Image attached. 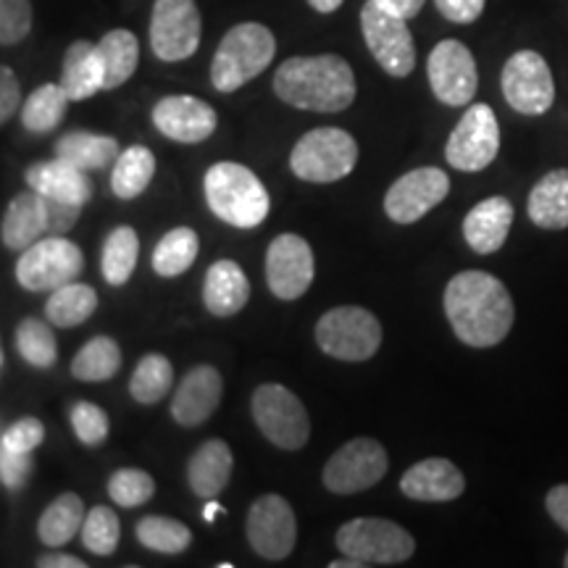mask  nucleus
Here are the masks:
<instances>
[{
	"label": "nucleus",
	"mask_w": 568,
	"mask_h": 568,
	"mask_svg": "<svg viewBox=\"0 0 568 568\" xmlns=\"http://www.w3.org/2000/svg\"><path fill=\"white\" fill-rule=\"evenodd\" d=\"M34 471L32 453H17L3 450L0 447V481L6 489H24Z\"/></svg>",
	"instance_id": "49530a36"
},
{
	"label": "nucleus",
	"mask_w": 568,
	"mask_h": 568,
	"mask_svg": "<svg viewBox=\"0 0 568 568\" xmlns=\"http://www.w3.org/2000/svg\"><path fill=\"white\" fill-rule=\"evenodd\" d=\"M203 193L213 216L237 230L258 226L272 209L264 182L243 163L234 161L213 163L205 172Z\"/></svg>",
	"instance_id": "7ed1b4c3"
},
{
	"label": "nucleus",
	"mask_w": 568,
	"mask_h": 568,
	"mask_svg": "<svg viewBox=\"0 0 568 568\" xmlns=\"http://www.w3.org/2000/svg\"><path fill=\"white\" fill-rule=\"evenodd\" d=\"M329 568H366L364 564H361V560H355V558H343V560H332L329 564Z\"/></svg>",
	"instance_id": "4d7b16f0"
},
{
	"label": "nucleus",
	"mask_w": 568,
	"mask_h": 568,
	"mask_svg": "<svg viewBox=\"0 0 568 568\" xmlns=\"http://www.w3.org/2000/svg\"><path fill=\"white\" fill-rule=\"evenodd\" d=\"M564 566L568 568V552H566V558H564Z\"/></svg>",
	"instance_id": "13d9d810"
},
{
	"label": "nucleus",
	"mask_w": 568,
	"mask_h": 568,
	"mask_svg": "<svg viewBox=\"0 0 568 568\" xmlns=\"http://www.w3.org/2000/svg\"><path fill=\"white\" fill-rule=\"evenodd\" d=\"M276 40L268 27L258 21L234 24L219 42L211 61V84L219 92H234L264 74L274 61Z\"/></svg>",
	"instance_id": "20e7f679"
},
{
	"label": "nucleus",
	"mask_w": 568,
	"mask_h": 568,
	"mask_svg": "<svg viewBox=\"0 0 568 568\" xmlns=\"http://www.w3.org/2000/svg\"><path fill=\"white\" fill-rule=\"evenodd\" d=\"M155 174V155L145 145H132L113 163L111 190L119 201H134L148 190Z\"/></svg>",
	"instance_id": "473e14b6"
},
{
	"label": "nucleus",
	"mask_w": 568,
	"mask_h": 568,
	"mask_svg": "<svg viewBox=\"0 0 568 568\" xmlns=\"http://www.w3.org/2000/svg\"><path fill=\"white\" fill-rule=\"evenodd\" d=\"M21 103V88L17 74L9 67L0 69V122H9L13 113L19 111Z\"/></svg>",
	"instance_id": "09e8293b"
},
{
	"label": "nucleus",
	"mask_w": 568,
	"mask_h": 568,
	"mask_svg": "<svg viewBox=\"0 0 568 568\" xmlns=\"http://www.w3.org/2000/svg\"><path fill=\"white\" fill-rule=\"evenodd\" d=\"M545 508H548L552 521L564 531H568V485L552 487L548 497H545Z\"/></svg>",
	"instance_id": "3c124183"
},
{
	"label": "nucleus",
	"mask_w": 568,
	"mask_h": 568,
	"mask_svg": "<svg viewBox=\"0 0 568 568\" xmlns=\"http://www.w3.org/2000/svg\"><path fill=\"white\" fill-rule=\"evenodd\" d=\"M48 211H51V234H67L69 230H74L82 205L61 203L48 197Z\"/></svg>",
	"instance_id": "8fccbe9b"
},
{
	"label": "nucleus",
	"mask_w": 568,
	"mask_h": 568,
	"mask_svg": "<svg viewBox=\"0 0 568 568\" xmlns=\"http://www.w3.org/2000/svg\"><path fill=\"white\" fill-rule=\"evenodd\" d=\"M247 542L255 556L266 560H284L295 550L297 518L282 495H261L247 510Z\"/></svg>",
	"instance_id": "dca6fc26"
},
{
	"label": "nucleus",
	"mask_w": 568,
	"mask_h": 568,
	"mask_svg": "<svg viewBox=\"0 0 568 568\" xmlns=\"http://www.w3.org/2000/svg\"><path fill=\"white\" fill-rule=\"evenodd\" d=\"M527 213L539 230H566L568 226V169L548 172L531 187Z\"/></svg>",
	"instance_id": "cd10ccee"
},
{
	"label": "nucleus",
	"mask_w": 568,
	"mask_h": 568,
	"mask_svg": "<svg viewBox=\"0 0 568 568\" xmlns=\"http://www.w3.org/2000/svg\"><path fill=\"white\" fill-rule=\"evenodd\" d=\"M435 6L453 24H474L485 11L487 0H435Z\"/></svg>",
	"instance_id": "de8ad7c7"
},
{
	"label": "nucleus",
	"mask_w": 568,
	"mask_h": 568,
	"mask_svg": "<svg viewBox=\"0 0 568 568\" xmlns=\"http://www.w3.org/2000/svg\"><path fill=\"white\" fill-rule=\"evenodd\" d=\"M387 466L385 445L372 437H355L326 460L322 481L332 495H355L379 485Z\"/></svg>",
	"instance_id": "f8f14e48"
},
{
	"label": "nucleus",
	"mask_w": 568,
	"mask_h": 568,
	"mask_svg": "<svg viewBox=\"0 0 568 568\" xmlns=\"http://www.w3.org/2000/svg\"><path fill=\"white\" fill-rule=\"evenodd\" d=\"M445 316L460 343L495 347L508 337L516 308L508 287L487 272H460L445 287Z\"/></svg>",
	"instance_id": "f257e3e1"
},
{
	"label": "nucleus",
	"mask_w": 568,
	"mask_h": 568,
	"mask_svg": "<svg viewBox=\"0 0 568 568\" xmlns=\"http://www.w3.org/2000/svg\"><path fill=\"white\" fill-rule=\"evenodd\" d=\"M251 301V282L240 264L230 258L216 261L205 272L203 280V303L209 314L219 318H230L245 308Z\"/></svg>",
	"instance_id": "393cba45"
},
{
	"label": "nucleus",
	"mask_w": 568,
	"mask_h": 568,
	"mask_svg": "<svg viewBox=\"0 0 568 568\" xmlns=\"http://www.w3.org/2000/svg\"><path fill=\"white\" fill-rule=\"evenodd\" d=\"M140 255V240L138 232L132 226H116L103 243L101 253V272L103 280L111 284V287H122V284L130 282V276L138 266Z\"/></svg>",
	"instance_id": "c9c22d12"
},
{
	"label": "nucleus",
	"mask_w": 568,
	"mask_h": 568,
	"mask_svg": "<svg viewBox=\"0 0 568 568\" xmlns=\"http://www.w3.org/2000/svg\"><path fill=\"white\" fill-rule=\"evenodd\" d=\"M253 422L261 429L268 443L282 447V450H301L311 439V418L308 410L301 403L293 389L284 385H268L255 387L251 397Z\"/></svg>",
	"instance_id": "6e6552de"
},
{
	"label": "nucleus",
	"mask_w": 568,
	"mask_h": 568,
	"mask_svg": "<svg viewBox=\"0 0 568 568\" xmlns=\"http://www.w3.org/2000/svg\"><path fill=\"white\" fill-rule=\"evenodd\" d=\"M32 30L30 0H0V42L6 48L19 45Z\"/></svg>",
	"instance_id": "c03bdc74"
},
{
	"label": "nucleus",
	"mask_w": 568,
	"mask_h": 568,
	"mask_svg": "<svg viewBox=\"0 0 568 568\" xmlns=\"http://www.w3.org/2000/svg\"><path fill=\"white\" fill-rule=\"evenodd\" d=\"M103 71H105V90H116L138 71L140 63V42L130 30H111L98 42Z\"/></svg>",
	"instance_id": "7c9ffc66"
},
{
	"label": "nucleus",
	"mask_w": 568,
	"mask_h": 568,
	"mask_svg": "<svg viewBox=\"0 0 568 568\" xmlns=\"http://www.w3.org/2000/svg\"><path fill=\"white\" fill-rule=\"evenodd\" d=\"M71 98L63 84H40L38 90L21 105V124L32 134H48L63 122Z\"/></svg>",
	"instance_id": "2f4dec72"
},
{
	"label": "nucleus",
	"mask_w": 568,
	"mask_h": 568,
	"mask_svg": "<svg viewBox=\"0 0 568 568\" xmlns=\"http://www.w3.org/2000/svg\"><path fill=\"white\" fill-rule=\"evenodd\" d=\"M134 537L142 548L163 552V556H180L193 545V531L187 524L169 516H145L134 527Z\"/></svg>",
	"instance_id": "58836bf2"
},
{
	"label": "nucleus",
	"mask_w": 568,
	"mask_h": 568,
	"mask_svg": "<svg viewBox=\"0 0 568 568\" xmlns=\"http://www.w3.org/2000/svg\"><path fill=\"white\" fill-rule=\"evenodd\" d=\"M122 368V347L111 337H92L71 361V374L80 382H109Z\"/></svg>",
	"instance_id": "4c0bfd02"
},
{
	"label": "nucleus",
	"mask_w": 568,
	"mask_h": 568,
	"mask_svg": "<svg viewBox=\"0 0 568 568\" xmlns=\"http://www.w3.org/2000/svg\"><path fill=\"white\" fill-rule=\"evenodd\" d=\"M51 234V211H48V197L34 193H19L9 203L0 224V237L9 251H27L38 240Z\"/></svg>",
	"instance_id": "4be33fe9"
},
{
	"label": "nucleus",
	"mask_w": 568,
	"mask_h": 568,
	"mask_svg": "<svg viewBox=\"0 0 568 568\" xmlns=\"http://www.w3.org/2000/svg\"><path fill=\"white\" fill-rule=\"evenodd\" d=\"M497 153H500V124L495 111L487 103H474L447 138L445 159L458 172L477 174L497 159Z\"/></svg>",
	"instance_id": "9b49d317"
},
{
	"label": "nucleus",
	"mask_w": 568,
	"mask_h": 568,
	"mask_svg": "<svg viewBox=\"0 0 568 568\" xmlns=\"http://www.w3.org/2000/svg\"><path fill=\"white\" fill-rule=\"evenodd\" d=\"M503 95L524 116H542L556 101V82L548 61L537 51H518L503 67Z\"/></svg>",
	"instance_id": "4468645a"
},
{
	"label": "nucleus",
	"mask_w": 568,
	"mask_h": 568,
	"mask_svg": "<svg viewBox=\"0 0 568 568\" xmlns=\"http://www.w3.org/2000/svg\"><path fill=\"white\" fill-rule=\"evenodd\" d=\"M361 32H364L366 48L372 51L376 63L389 77L403 80V77L414 74L416 42L408 30V19L385 9L376 0H368L361 9Z\"/></svg>",
	"instance_id": "9d476101"
},
{
	"label": "nucleus",
	"mask_w": 568,
	"mask_h": 568,
	"mask_svg": "<svg viewBox=\"0 0 568 568\" xmlns=\"http://www.w3.org/2000/svg\"><path fill=\"white\" fill-rule=\"evenodd\" d=\"M316 343L332 358L361 364L379 351L382 324L372 311L361 305H339L318 318Z\"/></svg>",
	"instance_id": "0eeeda50"
},
{
	"label": "nucleus",
	"mask_w": 568,
	"mask_h": 568,
	"mask_svg": "<svg viewBox=\"0 0 568 568\" xmlns=\"http://www.w3.org/2000/svg\"><path fill=\"white\" fill-rule=\"evenodd\" d=\"M219 514H224V508H222V503H216V500H209V506L203 508V518L205 521H216V516Z\"/></svg>",
	"instance_id": "6e6d98bb"
},
{
	"label": "nucleus",
	"mask_w": 568,
	"mask_h": 568,
	"mask_svg": "<svg viewBox=\"0 0 568 568\" xmlns=\"http://www.w3.org/2000/svg\"><path fill=\"white\" fill-rule=\"evenodd\" d=\"M55 155L63 161L74 163L82 172H101V169L116 163L119 155V142L111 134H98V132H69L55 142Z\"/></svg>",
	"instance_id": "c85d7f7f"
},
{
	"label": "nucleus",
	"mask_w": 568,
	"mask_h": 568,
	"mask_svg": "<svg viewBox=\"0 0 568 568\" xmlns=\"http://www.w3.org/2000/svg\"><path fill=\"white\" fill-rule=\"evenodd\" d=\"M155 495V481L142 468H119L109 479V497L122 508H140Z\"/></svg>",
	"instance_id": "79ce46f5"
},
{
	"label": "nucleus",
	"mask_w": 568,
	"mask_h": 568,
	"mask_svg": "<svg viewBox=\"0 0 568 568\" xmlns=\"http://www.w3.org/2000/svg\"><path fill=\"white\" fill-rule=\"evenodd\" d=\"M153 124L163 138L195 145L216 132L219 116L201 98L195 95H166L153 105Z\"/></svg>",
	"instance_id": "6ab92c4d"
},
{
	"label": "nucleus",
	"mask_w": 568,
	"mask_h": 568,
	"mask_svg": "<svg viewBox=\"0 0 568 568\" xmlns=\"http://www.w3.org/2000/svg\"><path fill=\"white\" fill-rule=\"evenodd\" d=\"M234 468L232 447L224 439H205V443L187 460V485L197 497L213 500L230 485Z\"/></svg>",
	"instance_id": "a878e982"
},
{
	"label": "nucleus",
	"mask_w": 568,
	"mask_h": 568,
	"mask_svg": "<svg viewBox=\"0 0 568 568\" xmlns=\"http://www.w3.org/2000/svg\"><path fill=\"white\" fill-rule=\"evenodd\" d=\"M514 203L508 197H487L474 205L464 219V237L468 247L479 255L497 253L506 245L510 226H514Z\"/></svg>",
	"instance_id": "5701e85b"
},
{
	"label": "nucleus",
	"mask_w": 568,
	"mask_h": 568,
	"mask_svg": "<svg viewBox=\"0 0 568 568\" xmlns=\"http://www.w3.org/2000/svg\"><path fill=\"white\" fill-rule=\"evenodd\" d=\"M69 422H71V429H74L77 439L88 447L103 445L105 437H109V429H111V422H109V416H105V410L88 400H80L71 406Z\"/></svg>",
	"instance_id": "37998d69"
},
{
	"label": "nucleus",
	"mask_w": 568,
	"mask_h": 568,
	"mask_svg": "<svg viewBox=\"0 0 568 568\" xmlns=\"http://www.w3.org/2000/svg\"><path fill=\"white\" fill-rule=\"evenodd\" d=\"M61 84L71 101H88L95 92L105 90V71L98 45L90 40L71 42L61 67Z\"/></svg>",
	"instance_id": "bb28decb"
},
{
	"label": "nucleus",
	"mask_w": 568,
	"mask_h": 568,
	"mask_svg": "<svg viewBox=\"0 0 568 568\" xmlns=\"http://www.w3.org/2000/svg\"><path fill=\"white\" fill-rule=\"evenodd\" d=\"M426 77H429V88L437 101L453 105V109L468 105L477 95V61L460 40H443L432 48L429 61H426Z\"/></svg>",
	"instance_id": "2eb2a0df"
},
{
	"label": "nucleus",
	"mask_w": 568,
	"mask_h": 568,
	"mask_svg": "<svg viewBox=\"0 0 568 568\" xmlns=\"http://www.w3.org/2000/svg\"><path fill=\"white\" fill-rule=\"evenodd\" d=\"M40 568H84L88 564L74 556H67V552H45V556L38 558Z\"/></svg>",
	"instance_id": "864d4df0"
},
{
	"label": "nucleus",
	"mask_w": 568,
	"mask_h": 568,
	"mask_svg": "<svg viewBox=\"0 0 568 568\" xmlns=\"http://www.w3.org/2000/svg\"><path fill=\"white\" fill-rule=\"evenodd\" d=\"M358 163V142L339 126L305 132L290 153V169L297 180L332 184L345 180Z\"/></svg>",
	"instance_id": "39448f33"
},
{
	"label": "nucleus",
	"mask_w": 568,
	"mask_h": 568,
	"mask_svg": "<svg viewBox=\"0 0 568 568\" xmlns=\"http://www.w3.org/2000/svg\"><path fill=\"white\" fill-rule=\"evenodd\" d=\"M355 90L351 63L335 53L293 55L274 74L276 98L301 111L339 113L351 109Z\"/></svg>",
	"instance_id": "f03ea898"
},
{
	"label": "nucleus",
	"mask_w": 568,
	"mask_h": 568,
	"mask_svg": "<svg viewBox=\"0 0 568 568\" xmlns=\"http://www.w3.org/2000/svg\"><path fill=\"white\" fill-rule=\"evenodd\" d=\"M466 479L447 458H424L400 479V493L418 503H450L464 495Z\"/></svg>",
	"instance_id": "412c9836"
},
{
	"label": "nucleus",
	"mask_w": 568,
	"mask_h": 568,
	"mask_svg": "<svg viewBox=\"0 0 568 568\" xmlns=\"http://www.w3.org/2000/svg\"><path fill=\"white\" fill-rule=\"evenodd\" d=\"M84 272V255L63 234H48L21 251L17 261V280L30 293H53L74 282Z\"/></svg>",
	"instance_id": "1a4fd4ad"
},
{
	"label": "nucleus",
	"mask_w": 568,
	"mask_h": 568,
	"mask_svg": "<svg viewBox=\"0 0 568 568\" xmlns=\"http://www.w3.org/2000/svg\"><path fill=\"white\" fill-rule=\"evenodd\" d=\"M27 184L34 193L53 197L61 203L84 205L92 195V184L82 169L55 155L51 161H40L27 169Z\"/></svg>",
	"instance_id": "b1692460"
},
{
	"label": "nucleus",
	"mask_w": 568,
	"mask_h": 568,
	"mask_svg": "<svg viewBox=\"0 0 568 568\" xmlns=\"http://www.w3.org/2000/svg\"><path fill=\"white\" fill-rule=\"evenodd\" d=\"M174 385V366L166 355L161 353H148L142 355L140 364L134 366L132 379H130V395L140 406H155L163 397L169 395V389Z\"/></svg>",
	"instance_id": "e433bc0d"
},
{
	"label": "nucleus",
	"mask_w": 568,
	"mask_h": 568,
	"mask_svg": "<svg viewBox=\"0 0 568 568\" xmlns=\"http://www.w3.org/2000/svg\"><path fill=\"white\" fill-rule=\"evenodd\" d=\"M224 395V382L219 368L195 366L180 382V389L174 393L172 416L180 426H201L213 416Z\"/></svg>",
	"instance_id": "aec40b11"
},
{
	"label": "nucleus",
	"mask_w": 568,
	"mask_h": 568,
	"mask_svg": "<svg viewBox=\"0 0 568 568\" xmlns=\"http://www.w3.org/2000/svg\"><path fill=\"white\" fill-rule=\"evenodd\" d=\"M45 439V426L40 418L24 416L11 426H6L3 435H0V447L3 450H17V453H34Z\"/></svg>",
	"instance_id": "a18cd8bd"
},
{
	"label": "nucleus",
	"mask_w": 568,
	"mask_h": 568,
	"mask_svg": "<svg viewBox=\"0 0 568 568\" xmlns=\"http://www.w3.org/2000/svg\"><path fill=\"white\" fill-rule=\"evenodd\" d=\"M376 3L385 6V9H389V11L400 13L403 19L410 21L414 17H418V11L424 9L426 0H376Z\"/></svg>",
	"instance_id": "603ef678"
},
{
	"label": "nucleus",
	"mask_w": 568,
	"mask_h": 568,
	"mask_svg": "<svg viewBox=\"0 0 568 568\" xmlns=\"http://www.w3.org/2000/svg\"><path fill=\"white\" fill-rule=\"evenodd\" d=\"M17 351L34 368H53L59 361L53 324L40 322V318H24L17 326Z\"/></svg>",
	"instance_id": "ea45409f"
},
{
	"label": "nucleus",
	"mask_w": 568,
	"mask_h": 568,
	"mask_svg": "<svg viewBox=\"0 0 568 568\" xmlns=\"http://www.w3.org/2000/svg\"><path fill=\"white\" fill-rule=\"evenodd\" d=\"M197 251H201V240H197L195 230H190V226L169 230L153 251V272L163 280H174L195 264Z\"/></svg>",
	"instance_id": "f704fd0d"
},
{
	"label": "nucleus",
	"mask_w": 568,
	"mask_h": 568,
	"mask_svg": "<svg viewBox=\"0 0 568 568\" xmlns=\"http://www.w3.org/2000/svg\"><path fill=\"white\" fill-rule=\"evenodd\" d=\"M314 251L301 234H280L266 251V284L280 301H297L314 282Z\"/></svg>",
	"instance_id": "a211bd4d"
},
{
	"label": "nucleus",
	"mask_w": 568,
	"mask_h": 568,
	"mask_svg": "<svg viewBox=\"0 0 568 568\" xmlns=\"http://www.w3.org/2000/svg\"><path fill=\"white\" fill-rule=\"evenodd\" d=\"M98 308V293L90 284H77L69 282L63 287L53 290L51 297L45 303V318L53 326L61 329H71V326H80L95 314Z\"/></svg>",
	"instance_id": "72a5a7b5"
},
{
	"label": "nucleus",
	"mask_w": 568,
	"mask_h": 568,
	"mask_svg": "<svg viewBox=\"0 0 568 568\" xmlns=\"http://www.w3.org/2000/svg\"><path fill=\"white\" fill-rule=\"evenodd\" d=\"M84 516H88V510H84L82 497L74 493H63L42 510L38 521V537L48 548H63L82 531Z\"/></svg>",
	"instance_id": "c756f323"
},
{
	"label": "nucleus",
	"mask_w": 568,
	"mask_h": 568,
	"mask_svg": "<svg viewBox=\"0 0 568 568\" xmlns=\"http://www.w3.org/2000/svg\"><path fill=\"white\" fill-rule=\"evenodd\" d=\"M450 193V176L437 166H422L403 174L389 184L385 195V213L395 224H416L432 209H437Z\"/></svg>",
	"instance_id": "f3484780"
},
{
	"label": "nucleus",
	"mask_w": 568,
	"mask_h": 568,
	"mask_svg": "<svg viewBox=\"0 0 568 568\" xmlns=\"http://www.w3.org/2000/svg\"><path fill=\"white\" fill-rule=\"evenodd\" d=\"M308 3L318 13H335L343 6V0H308Z\"/></svg>",
	"instance_id": "5fc2aeb1"
},
{
	"label": "nucleus",
	"mask_w": 568,
	"mask_h": 568,
	"mask_svg": "<svg viewBox=\"0 0 568 568\" xmlns=\"http://www.w3.org/2000/svg\"><path fill=\"white\" fill-rule=\"evenodd\" d=\"M337 550L368 566H397L416 552V539L389 518L364 516L343 524L335 537Z\"/></svg>",
	"instance_id": "423d86ee"
},
{
	"label": "nucleus",
	"mask_w": 568,
	"mask_h": 568,
	"mask_svg": "<svg viewBox=\"0 0 568 568\" xmlns=\"http://www.w3.org/2000/svg\"><path fill=\"white\" fill-rule=\"evenodd\" d=\"M80 537L92 556H113L122 539V524L109 506H95L84 516Z\"/></svg>",
	"instance_id": "a19ab883"
},
{
	"label": "nucleus",
	"mask_w": 568,
	"mask_h": 568,
	"mask_svg": "<svg viewBox=\"0 0 568 568\" xmlns=\"http://www.w3.org/2000/svg\"><path fill=\"white\" fill-rule=\"evenodd\" d=\"M203 19L195 0H155L151 13V48L155 59L176 63L201 48Z\"/></svg>",
	"instance_id": "ddd939ff"
}]
</instances>
